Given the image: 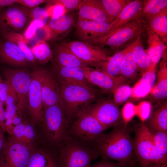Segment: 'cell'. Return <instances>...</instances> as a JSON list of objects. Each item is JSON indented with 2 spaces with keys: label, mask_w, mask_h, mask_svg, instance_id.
I'll list each match as a JSON object with an SVG mask.
<instances>
[{
  "label": "cell",
  "mask_w": 167,
  "mask_h": 167,
  "mask_svg": "<svg viewBox=\"0 0 167 167\" xmlns=\"http://www.w3.org/2000/svg\"><path fill=\"white\" fill-rule=\"evenodd\" d=\"M126 126L120 123L109 133L94 140L96 152L103 158L115 161L121 165L134 167L138 162L132 139Z\"/></svg>",
  "instance_id": "6da1fadb"
},
{
  "label": "cell",
  "mask_w": 167,
  "mask_h": 167,
  "mask_svg": "<svg viewBox=\"0 0 167 167\" xmlns=\"http://www.w3.org/2000/svg\"><path fill=\"white\" fill-rule=\"evenodd\" d=\"M96 97L92 88L81 85L62 84L60 102L67 122L83 112L90 106Z\"/></svg>",
  "instance_id": "7a4b0ae2"
},
{
  "label": "cell",
  "mask_w": 167,
  "mask_h": 167,
  "mask_svg": "<svg viewBox=\"0 0 167 167\" xmlns=\"http://www.w3.org/2000/svg\"><path fill=\"white\" fill-rule=\"evenodd\" d=\"M133 143L135 154L141 167L152 163H167V158L157 149L152 133L144 122L136 128Z\"/></svg>",
  "instance_id": "3957f363"
},
{
  "label": "cell",
  "mask_w": 167,
  "mask_h": 167,
  "mask_svg": "<svg viewBox=\"0 0 167 167\" xmlns=\"http://www.w3.org/2000/svg\"><path fill=\"white\" fill-rule=\"evenodd\" d=\"M41 122L46 135L51 141L58 143L64 139L67 122L60 103L43 108Z\"/></svg>",
  "instance_id": "277c9868"
},
{
  "label": "cell",
  "mask_w": 167,
  "mask_h": 167,
  "mask_svg": "<svg viewBox=\"0 0 167 167\" xmlns=\"http://www.w3.org/2000/svg\"><path fill=\"white\" fill-rule=\"evenodd\" d=\"M33 151L32 144L11 136L6 140L0 154V167H25Z\"/></svg>",
  "instance_id": "5b68a950"
},
{
  "label": "cell",
  "mask_w": 167,
  "mask_h": 167,
  "mask_svg": "<svg viewBox=\"0 0 167 167\" xmlns=\"http://www.w3.org/2000/svg\"><path fill=\"white\" fill-rule=\"evenodd\" d=\"M29 8L17 3L0 11V31L19 33L23 31L31 21Z\"/></svg>",
  "instance_id": "8992f818"
},
{
  "label": "cell",
  "mask_w": 167,
  "mask_h": 167,
  "mask_svg": "<svg viewBox=\"0 0 167 167\" xmlns=\"http://www.w3.org/2000/svg\"><path fill=\"white\" fill-rule=\"evenodd\" d=\"M144 23L142 16L137 17L111 34L101 37L93 45L107 46L111 49L118 48L136 38L142 32Z\"/></svg>",
  "instance_id": "52a82bcc"
},
{
  "label": "cell",
  "mask_w": 167,
  "mask_h": 167,
  "mask_svg": "<svg viewBox=\"0 0 167 167\" xmlns=\"http://www.w3.org/2000/svg\"><path fill=\"white\" fill-rule=\"evenodd\" d=\"M46 69L34 66L31 72V81L28 94V114L32 123L41 122L43 110L41 82Z\"/></svg>",
  "instance_id": "ba28073f"
},
{
  "label": "cell",
  "mask_w": 167,
  "mask_h": 167,
  "mask_svg": "<svg viewBox=\"0 0 167 167\" xmlns=\"http://www.w3.org/2000/svg\"><path fill=\"white\" fill-rule=\"evenodd\" d=\"M4 76L12 86L18 97L17 110L21 113L28 107V94L31 81V72L25 69H5Z\"/></svg>",
  "instance_id": "9c48e42d"
},
{
  "label": "cell",
  "mask_w": 167,
  "mask_h": 167,
  "mask_svg": "<svg viewBox=\"0 0 167 167\" xmlns=\"http://www.w3.org/2000/svg\"><path fill=\"white\" fill-rule=\"evenodd\" d=\"M99 155L75 143L66 145L60 155V167H86Z\"/></svg>",
  "instance_id": "30bf717a"
},
{
  "label": "cell",
  "mask_w": 167,
  "mask_h": 167,
  "mask_svg": "<svg viewBox=\"0 0 167 167\" xmlns=\"http://www.w3.org/2000/svg\"><path fill=\"white\" fill-rule=\"evenodd\" d=\"M62 43L89 66L95 67L100 63L106 61L109 57L106 51L98 45L79 40Z\"/></svg>",
  "instance_id": "8fae6325"
},
{
  "label": "cell",
  "mask_w": 167,
  "mask_h": 167,
  "mask_svg": "<svg viewBox=\"0 0 167 167\" xmlns=\"http://www.w3.org/2000/svg\"><path fill=\"white\" fill-rule=\"evenodd\" d=\"M84 111L93 116L106 129L120 124L122 117L118 105L111 100L90 105Z\"/></svg>",
  "instance_id": "7c38bea8"
},
{
  "label": "cell",
  "mask_w": 167,
  "mask_h": 167,
  "mask_svg": "<svg viewBox=\"0 0 167 167\" xmlns=\"http://www.w3.org/2000/svg\"><path fill=\"white\" fill-rule=\"evenodd\" d=\"M77 117L72 126L71 131L82 139L94 140L106 129L93 116L85 111Z\"/></svg>",
  "instance_id": "4fadbf2b"
},
{
  "label": "cell",
  "mask_w": 167,
  "mask_h": 167,
  "mask_svg": "<svg viewBox=\"0 0 167 167\" xmlns=\"http://www.w3.org/2000/svg\"><path fill=\"white\" fill-rule=\"evenodd\" d=\"M110 23L77 19L75 32L79 41L94 44L106 34Z\"/></svg>",
  "instance_id": "5bb4252c"
},
{
  "label": "cell",
  "mask_w": 167,
  "mask_h": 167,
  "mask_svg": "<svg viewBox=\"0 0 167 167\" xmlns=\"http://www.w3.org/2000/svg\"><path fill=\"white\" fill-rule=\"evenodd\" d=\"M82 69L87 81L99 87L104 92L113 93L118 87L128 83L127 79L121 76L113 77L98 69L89 66Z\"/></svg>",
  "instance_id": "9a60e30c"
},
{
  "label": "cell",
  "mask_w": 167,
  "mask_h": 167,
  "mask_svg": "<svg viewBox=\"0 0 167 167\" xmlns=\"http://www.w3.org/2000/svg\"><path fill=\"white\" fill-rule=\"evenodd\" d=\"M52 62L53 66L50 71L58 82L62 84L81 85L92 88V84L86 78L82 68L61 66L54 61Z\"/></svg>",
  "instance_id": "2e32d148"
},
{
  "label": "cell",
  "mask_w": 167,
  "mask_h": 167,
  "mask_svg": "<svg viewBox=\"0 0 167 167\" xmlns=\"http://www.w3.org/2000/svg\"><path fill=\"white\" fill-rule=\"evenodd\" d=\"M75 15L73 13L51 17L46 24L50 35L49 40L54 42L67 36L75 25Z\"/></svg>",
  "instance_id": "e0dca14e"
},
{
  "label": "cell",
  "mask_w": 167,
  "mask_h": 167,
  "mask_svg": "<svg viewBox=\"0 0 167 167\" xmlns=\"http://www.w3.org/2000/svg\"><path fill=\"white\" fill-rule=\"evenodd\" d=\"M0 62L18 67L32 65L15 44L6 39L0 43Z\"/></svg>",
  "instance_id": "ac0fdd59"
},
{
  "label": "cell",
  "mask_w": 167,
  "mask_h": 167,
  "mask_svg": "<svg viewBox=\"0 0 167 167\" xmlns=\"http://www.w3.org/2000/svg\"><path fill=\"white\" fill-rule=\"evenodd\" d=\"M77 19L111 23L101 0H82Z\"/></svg>",
  "instance_id": "d6986e66"
},
{
  "label": "cell",
  "mask_w": 167,
  "mask_h": 167,
  "mask_svg": "<svg viewBox=\"0 0 167 167\" xmlns=\"http://www.w3.org/2000/svg\"><path fill=\"white\" fill-rule=\"evenodd\" d=\"M52 50L53 61L60 66L83 69L89 66L78 58L62 43L55 44Z\"/></svg>",
  "instance_id": "ffe728a7"
},
{
  "label": "cell",
  "mask_w": 167,
  "mask_h": 167,
  "mask_svg": "<svg viewBox=\"0 0 167 167\" xmlns=\"http://www.w3.org/2000/svg\"><path fill=\"white\" fill-rule=\"evenodd\" d=\"M142 1H131L121 11L116 18L110 23L108 30L105 36L109 35L130 21L142 15Z\"/></svg>",
  "instance_id": "44dd1931"
},
{
  "label": "cell",
  "mask_w": 167,
  "mask_h": 167,
  "mask_svg": "<svg viewBox=\"0 0 167 167\" xmlns=\"http://www.w3.org/2000/svg\"><path fill=\"white\" fill-rule=\"evenodd\" d=\"M60 90L58 82L50 71L46 69L41 82L43 108L60 103Z\"/></svg>",
  "instance_id": "7402d4cb"
},
{
  "label": "cell",
  "mask_w": 167,
  "mask_h": 167,
  "mask_svg": "<svg viewBox=\"0 0 167 167\" xmlns=\"http://www.w3.org/2000/svg\"><path fill=\"white\" fill-rule=\"evenodd\" d=\"M162 58L155 84L150 92L152 99L156 101H162L167 97V53Z\"/></svg>",
  "instance_id": "603a6c76"
},
{
  "label": "cell",
  "mask_w": 167,
  "mask_h": 167,
  "mask_svg": "<svg viewBox=\"0 0 167 167\" xmlns=\"http://www.w3.org/2000/svg\"><path fill=\"white\" fill-rule=\"evenodd\" d=\"M156 65L149 70L143 73L139 81L132 88L133 97L139 98L146 96L153 88L156 83Z\"/></svg>",
  "instance_id": "cb8c5ba5"
},
{
  "label": "cell",
  "mask_w": 167,
  "mask_h": 167,
  "mask_svg": "<svg viewBox=\"0 0 167 167\" xmlns=\"http://www.w3.org/2000/svg\"><path fill=\"white\" fill-rule=\"evenodd\" d=\"M147 53L152 62L156 64L166 53L167 47L165 42L150 30H147Z\"/></svg>",
  "instance_id": "d4e9b609"
},
{
  "label": "cell",
  "mask_w": 167,
  "mask_h": 167,
  "mask_svg": "<svg viewBox=\"0 0 167 167\" xmlns=\"http://www.w3.org/2000/svg\"><path fill=\"white\" fill-rule=\"evenodd\" d=\"M129 45L123 49L118 52L111 57H109L107 60L100 63L95 67L113 77L120 76V72L122 60Z\"/></svg>",
  "instance_id": "484cf974"
},
{
  "label": "cell",
  "mask_w": 167,
  "mask_h": 167,
  "mask_svg": "<svg viewBox=\"0 0 167 167\" xmlns=\"http://www.w3.org/2000/svg\"><path fill=\"white\" fill-rule=\"evenodd\" d=\"M135 40L129 45L122 61L120 75L127 79L134 78L137 75L138 69L135 57L133 52Z\"/></svg>",
  "instance_id": "4316f807"
},
{
  "label": "cell",
  "mask_w": 167,
  "mask_h": 167,
  "mask_svg": "<svg viewBox=\"0 0 167 167\" xmlns=\"http://www.w3.org/2000/svg\"><path fill=\"white\" fill-rule=\"evenodd\" d=\"M146 126L151 132H167V104L165 102L153 113Z\"/></svg>",
  "instance_id": "83f0119b"
},
{
  "label": "cell",
  "mask_w": 167,
  "mask_h": 167,
  "mask_svg": "<svg viewBox=\"0 0 167 167\" xmlns=\"http://www.w3.org/2000/svg\"><path fill=\"white\" fill-rule=\"evenodd\" d=\"M140 32L135 40V44L133 48L138 69L143 73L150 69L154 65L147 53L144 49L141 42Z\"/></svg>",
  "instance_id": "f1b7e54d"
},
{
  "label": "cell",
  "mask_w": 167,
  "mask_h": 167,
  "mask_svg": "<svg viewBox=\"0 0 167 167\" xmlns=\"http://www.w3.org/2000/svg\"><path fill=\"white\" fill-rule=\"evenodd\" d=\"M149 28L164 41L167 37V7L148 20Z\"/></svg>",
  "instance_id": "f546056e"
},
{
  "label": "cell",
  "mask_w": 167,
  "mask_h": 167,
  "mask_svg": "<svg viewBox=\"0 0 167 167\" xmlns=\"http://www.w3.org/2000/svg\"><path fill=\"white\" fill-rule=\"evenodd\" d=\"M25 167H60V162L45 151H33Z\"/></svg>",
  "instance_id": "4dcf8cb0"
},
{
  "label": "cell",
  "mask_w": 167,
  "mask_h": 167,
  "mask_svg": "<svg viewBox=\"0 0 167 167\" xmlns=\"http://www.w3.org/2000/svg\"><path fill=\"white\" fill-rule=\"evenodd\" d=\"M2 34L5 39L14 43L22 51L27 60L34 66H36L37 61L23 35L20 33L13 32Z\"/></svg>",
  "instance_id": "1f68e13d"
},
{
  "label": "cell",
  "mask_w": 167,
  "mask_h": 167,
  "mask_svg": "<svg viewBox=\"0 0 167 167\" xmlns=\"http://www.w3.org/2000/svg\"><path fill=\"white\" fill-rule=\"evenodd\" d=\"M37 62L44 64L53 61V54L49 45L46 41L39 40L30 48Z\"/></svg>",
  "instance_id": "d6a6232c"
},
{
  "label": "cell",
  "mask_w": 167,
  "mask_h": 167,
  "mask_svg": "<svg viewBox=\"0 0 167 167\" xmlns=\"http://www.w3.org/2000/svg\"><path fill=\"white\" fill-rule=\"evenodd\" d=\"M142 2V15L148 20L167 7V0H145Z\"/></svg>",
  "instance_id": "836d02e7"
},
{
  "label": "cell",
  "mask_w": 167,
  "mask_h": 167,
  "mask_svg": "<svg viewBox=\"0 0 167 167\" xmlns=\"http://www.w3.org/2000/svg\"><path fill=\"white\" fill-rule=\"evenodd\" d=\"M111 22L125 7L131 1L126 0H101Z\"/></svg>",
  "instance_id": "e575fe53"
},
{
  "label": "cell",
  "mask_w": 167,
  "mask_h": 167,
  "mask_svg": "<svg viewBox=\"0 0 167 167\" xmlns=\"http://www.w3.org/2000/svg\"><path fill=\"white\" fill-rule=\"evenodd\" d=\"M155 146L158 151L167 158V132H151Z\"/></svg>",
  "instance_id": "d590c367"
},
{
  "label": "cell",
  "mask_w": 167,
  "mask_h": 167,
  "mask_svg": "<svg viewBox=\"0 0 167 167\" xmlns=\"http://www.w3.org/2000/svg\"><path fill=\"white\" fill-rule=\"evenodd\" d=\"M29 16L31 21H38L43 26L46 25L50 17L47 8L38 6L30 9Z\"/></svg>",
  "instance_id": "8d00e7d4"
},
{
  "label": "cell",
  "mask_w": 167,
  "mask_h": 167,
  "mask_svg": "<svg viewBox=\"0 0 167 167\" xmlns=\"http://www.w3.org/2000/svg\"><path fill=\"white\" fill-rule=\"evenodd\" d=\"M113 101L118 105L124 102L132 94V88L127 84L122 85L113 93Z\"/></svg>",
  "instance_id": "74e56055"
},
{
  "label": "cell",
  "mask_w": 167,
  "mask_h": 167,
  "mask_svg": "<svg viewBox=\"0 0 167 167\" xmlns=\"http://www.w3.org/2000/svg\"><path fill=\"white\" fill-rule=\"evenodd\" d=\"M82 0H48L47 2L48 6L53 5H60L64 8L66 13L78 9Z\"/></svg>",
  "instance_id": "f35d334b"
},
{
  "label": "cell",
  "mask_w": 167,
  "mask_h": 167,
  "mask_svg": "<svg viewBox=\"0 0 167 167\" xmlns=\"http://www.w3.org/2000/svg\"><path fill=\"white\" fill-rule=\"evenodd\" d=\"M26 123V122L23 121L14 126L11 136L17 140L25 143Z\"/></svg>",
  "instance_id": "ab89813d"
},
{
  "label": "cell",
  "mask_w": 167,
  "mask_h": 167,
  "mask_svg": "<svg viewBox=\"0 0 167 167\" xmlns=\"http://www.w3.org/2000/svg\"><path fill=\"white\" fill-rule=\"evenodd\" d=\"M136 108L131 104H128L124 107L121 114L125 126H126L129 122L136 114Z\"/></svg>",
  "instance_id": "60d3db41"
},
{
  "label": "cell",
  "mask_w": 167,
  "mask_h": 167,
  "mask_svg": "<svg viewBox=\"0 0 167 167\" xmlns=\"http://www.w3.org/2000/svg\"><path fill=\"white\" fill-rule=\"evenodd\" d=\"M151 111L150 106L146 104L140 106L136 109V114L140 118L142 122H143L149 117Z\"/></svg>",
  "instance_id": "b9f144b4"
},
{
  "label": "cell",
  "mask_w": 167,
  "mask_h": 167,
  "mask_svg": "<svg viewBox=\"0 0 167 167\" xmlns=\"http://www.w3.org/2000/svg\"><path fill=\"white\" fill-rule=\"evenodd\" d=\"M46 0H17L16 3L29 9L37 7L39 5L47 2Z\"/></svg>",
  "instance_id": "7bdbcfd3"
},
{
  "label": "cell",
  "mask_w": 167,
  "mask_h": 167,
  "mask_svg": "<svg viewBox=\"0 0 167 167\" xmlns=\"http://www.w3.org/2000/svg\"><path fill=\"white\" fill-rule=\"evenodd\" d=\"M25 130V143L32 144V142L35 135V132L32 124L26 122Z\"/></svg>",
  "instance_id": "ee69618b"
},
{
  "label": "cell",
  "mask_w": 167,
  "mask_h": 167,
  "mask_svg": "<svg viewBox=\"0 0 167 167\" xmlns=\"http://www.w3.org/2000/svg\"><path fill=\"white\" fill-rule=\"evenodd\" d=\"M18 101V97L15 91L10 84L7 97L5 101L6 105L10 103H15Z\"/></svg>",
  "instance_id": "f6af8a7d"
},
{
  "label": "cell",
  "mask_w": 167,
  "mask_h": 167,
  "mask_svg": "<svg viewBox=\"0 0 167 167\" xmlns=\"http://www.w3.org/2000/svg\"><path fill=\"white\" fill-rule=\"evenodd\" d=\"M10 83L6 80L0 83V97L4 103L6 100Z\"/></svg>",
  "instance_id": "bcb514c9"
},
{
  "label": "cell",
  "mask_w": 167,
  "mask_h": 167,
  "mask_svg": "<svg viewBox=\"0 0 167 167\" xmlns=\"http://www.w3.org/2000/svg\"><path fill=\"white\" fill-rule=\"evenodd\" d=\"M103 158L101 160L91 165L92 167H118L116 164L109 161L108 159Z\"/></svg>",
  "instance_id": "7dc6e473"
},
{
  "label": "cell",
  "mask_w": 167,
  "mask_h": 167,
  "mask_svg": "<svg viewBox=\"0 0 167 167\" xmlns=\"http://www.w3.org/2000/svg\"><path fill=\"white\" fill-rule=\"evenodd\" d=\"M17 0H0V11L8 6L16 3Z\"/></svg>",
  "instance_id": "c3c4849f"
},
{
  "label": "cell",
  "mask_w": 167,
  "mask_h": 167,
  "mask_svg": "<svg viewBox=\"0 0 167 167\" xmlns=\"http://www.w3.org/2000/svg\"><path fill=\"white\" fill-rule=\"evenodd\" d=\"M6 111L14 116L17 111V106L15 103H10L6 105Z\"/></svg>",
  "instance_id": "681fc988"
},
{
  "label": "cell",
  "mask_w": 167,
  "mask_h": 167,
  "mask_svg": "<svg viewBox=\"0 0 167 167\" xmlns=\"http://www.w3.org/2000/svg\"><path fill=\"white\" fill-rule=\"evenodd\" d=\"M4 131L2 128L0 126V154L6 141L4 135Z\"/></svg>",
  "instance_id": "f907efd6"
},
{
  "label": "cell",
  "mask_w": 167,
  "mask_h": 167,
  "mask_svg": "<svg viewBox=\"0 0 167 167\" xmlns=\"http://www.w3.org/2000/svg\"><path fill=\"white\" fill-rule=\"evenodd\" d=\"M21 122V118L19 117L16 113L13 117L12 124L16 126L20 123Z\"/></svg>",
  "instance_id": "816d5d0a"
},
{
  "label": "cell",
  "mask_w": 167,
  "mask_h": 167,
  "mask_svg": "<svg viewBox=\"0 0 167 167\" xmlns=\"http://www.w3.org/2000/svg\"><path fill=\"white\" fill-rule=\"evenodd\" d=\"M145 167H167V163H152L147 165Z\"/></svg>",
  "instance_id": "f5cc1de1"
},
{
  "label": "cell",
  "mask_w": 167,
  "mask_h": 167,
  "mask_svg": "<svg viewBox=\"0 0 167 167\" xmlns=\"http://www.w3.org/2000/svg\"><path fill=\"white\" fill-rule=\"evenodd\" d=\"M14 115L8 112L6 110L5 111V120H6L11 117H14Z\"/></svg>",
  "instance_id": "db71d44e"
},
{
  "label": "cell",
  "mask_w": 167,
  "mask_h": 167,
  "mask_svg": "<svg viewBox=\"0 0 167 167\" xmlns=\"http://www.w3.org/2000/svg\"><path fill=\"white\" fill-rule=\"evenodd\" d=\"M3 103L0 97V108L3 107Z\"/></svg>",
  "instance_id": "11a10c76"
},
{
  "label": "cell",
  "mask_w": 167,
  "mask_h": 167,
  "mask_svg": "<svg viewBox=\"0 0 167 167\" xmlns=\"http://www.w3.org/2000/svg\"><path fill=\"white\" fill-rule=\"evenodd\" d=\"M86 167H92V166L90 164L88 165Z\"/></svg>",
  "instance_id": "9f6ffc18"
},
{
  "label": "cell",
  "mask_w": 167,
  "mask_h": 167,
  "mask_svg": "<svg viewBox=\"0 0 167 167\" xmlns=\"http://www.w3.org/2000/svg\"><path fill=\"white\" fill-rule=\"evenodd\" d=\"M0 126L1 127L0 125Z\"/></svg>",
  "instance_id": "6f0895ef"
},
{
  "label": "cell",
  "mask_w": 167,
  "mask_h": 167,
  "mask_svg": "<svg viewBox=\"0 0 167 167\" xmlns=\"http://www.w3.org/2000/svg\"></svg>",
  "instance_id": "680465c9"
}]
</instances>
